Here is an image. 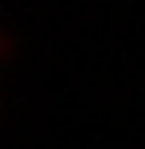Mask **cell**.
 I'll return each mask as SVG.
<instances>
[{
	"label": "cell",
	"instance_id": "obj_1",
	"mask_svg": "<svg viewBox=\"0 0 145 149\" xmlns=\"http://www.w3.org/2000/svg\"><path fill=\"white\" fill-rule=\"evenodd\" d=\"M12 55H16V39L8 36V31H0V63L12 59Z\"/></svg>",
	"mask_w": 145,
	"mask_h": 149
}]
</instances>
